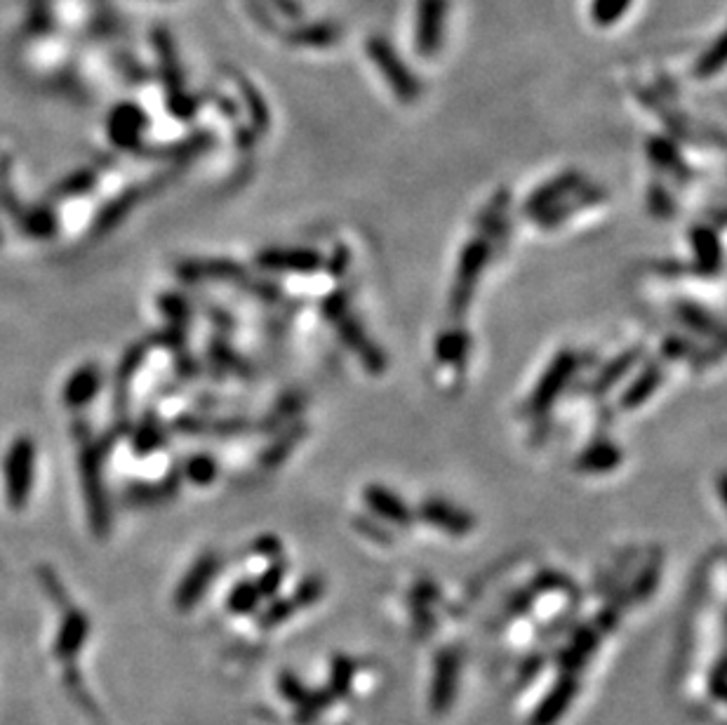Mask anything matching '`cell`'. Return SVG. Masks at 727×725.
I'll return each instance as SVG.
<instances>
[{"instance_id": "6da1fadb", "label": "cell", "mask_w": 727, "mask_h": 725, "mask_svg": "<svg viewBox=\"0 0 727 725\" xmlns=\"http://www.w3.org/2000/svg\"><path fill=\"white\" fill-rule=\"evenodd\" d=\"M365 52L375 64V69L382 73V78L389 85L393 95H396L403 104H415L422 97V83L415 71L405 64L400 52L393 48L391 41L384 36H370L365 41Z\"/></svg>"}, {"instance_id": "7a4b0ae2", "label": "cell", "mask_w": 727, "mask_h": 725, "mask_svg": "<svg viewBox=\"0 0 727 725\" xmlns=\"http://www.w3.org/2000/svg\"><path fill=\"white\" fill-rule=\"evenodd\" d=\"M490 255H492V241L483 234L473 236L471 241L464 245L462 255H459L457 262L455 281H452L450 290V314L455 318H462L466 311H469L478 278L483 274L485 264L490 262Z\"/></svg>"}, {"instance_id": "3957f363", "label": "cell", "mask_w": 727, "mask_h": 725, "mask_svg": "<svg viewBox=\"0 0 727 725\" xmlns=\"http://www.w3.org/2000/svg\"><path fill=\"white\" fill-rule=\"evenodd\" d=\"M579 365V356L572 349H563L560 354L553 356V361L549 363V368L544 370L542 379L537 382V387L532 389V394L528 398V405H525V412L530 415H544L553 408L556 398L568 389L570 379L575 377Z\"/></svg>"}, {"instance_id": "277c9868", "label": "cell", "mask_w": 727, "mask_h": 725, "mask_svg": "<svg viewBox=\"0 0 727 725\" xmlns=\"http://www.w3.org/2000/svg\"><path fill=\"white\" fill-rule=\"evenodd\" d=\"M450 0H417L415 48L422 57H436L448 29Z\"/></svg>"}, {"instance_id": "5b68a950", "label": "cell", "mask_w": 727, "mask_h": 725, "mask_svg": "<svg viewBox=\"0 0 727 725\" xmlns=\"http://www.w3.org/2000/svg\"><path fill=\"white\" fill-rule=\"evenodd\" d=\"M33 441L29 438H19L12 443L5 460V492H8L10 507H24L26 497H29L31 483H33Z\"/></svg>"}, {"instance_id": "8992f818", "label": "cell", "mask_w": 727, "mask_h": 725, "mask_svg": "<svg viewBox=\"0 0 727 725\" xmlns=\"http://www.w3.org/2000/svg\"><path fill=\"white\" fill-rule=\"evenodd\" d=\"M259 269L278 274H313L325 264L323 255L311 248H269L255 257Z\"/></svg>"}, {"instance_id": "52a82bcc", "label": "cell", "mask_w": 727, "mask_h": 725, "mask_svg": "<svg viewBox=\"0 0 727 725\" xmlns=\"http://www.w3.org/2000/svg\"><path fill=\"white\" fill-rule=\"evenodd\" d=\"M415 514L426 521L433 528L448 532V535L464 537L476 528V518H473L469 511L455 507L452 502L440 500V497H426V500L419 504Z\"/></svg>"}, {"instance_id": "ba28073f", "label": "cell", "mask_w": 727, "mask_h": 725, "mask_svg": "<svg viewBox=\"0 0 727 725\" xmlns=\"http://www.w3.org/2000/svg\"><path fill=\"white\" fill-rule=\"evenodd\" d=\"M363 502L372 514L377 518H382L386 523L393 525H410L412 518H415V511H412L408 504H405L396 492L386 488V485L379 483H370L363 488Z\"/></svg>"}, {"instance_id": "9c48e42d", "label": "cell", "mask_w": 727, "mask_h": 725, "mask_svg": "<svg viewBox=\"0 0 727 725\" xmlns=\"http://www.w3.org/2000/svg\"><path fill=\"white\" fill-rule=\"evenodd\" d=\"M215 572H217V556L215 554L200 556L198 561L191 565V570L186 572L182 584H179V589L175 594L177 610H182V613L191 610L193 605L198 603V598L205 594V589L210 587Z\"/></svg>"}, {"instance_id": "30bf717a", "label": "cell", "mask_w": 727, "mask_h": 725, "mask_svg": "<svg viewBox=\"0 0 727 725\" xmlns=\"http://www.w3.org/2000/svg\"><path fill=\"white\" fill-rule=\"evenodd\" d=\"M582 186H584L582 172H563V175L553 177L544 186H539L535 194L525 201V212H528L530 217H537L539 212L549 210L556 203L565 201V198L575 194V191L582 189Z\"/></svg>"}, {"instance_id": "8fae6325", "label": "cell", "mask_w": 727, "mask_h": 725, "mask_svg": "<svg viewBox=\"0 0 727 725\" xmlns=\"http://www.w3.org/2000/svg\"><path fill=\"white\" fill-rule=\"evenodd\" d=\"M337 332L342 337V342L346 347L356 351V356L363 361L365 368L370 372H382L386 368L384 363V354L375 347V342L368 337V332L360 328V323L353 316H342L337 321Z\"/></svg>"}, {"instance_id": "7c38bea8", "label": "cell", "mask_w": 727, "mask_h": 725, "mask_svg": "<svg viewBox=\"0 0 727 725\" xmlns=\"http://www.w3.org/2000/svg\"><path fill=\"white\" fill-rule=\"evenodd\" d=\"M577 690H579V683H577L575 674H565L549 690V695L544 697V702L535 709L530 725H556L558 718L570 709V704H572V700H575Z\"/></svg>"}, {"instance_id": "4fadbf2b", "label": "cell", "mask_w": 727, "mask_h": 725, "mask_svg": "<svg viewBox=\"0 0 727 725\" xmlns=\"http://www.w3.org/2000/svg\"><path fill=\"white\" fill-rule=\"evenodd\" d=\"M457 678H459V657L457 653H440L436 662V676H433V690H431V707L438 714L448 711L455 702L457 693Z\"/></svg>"}, {"instance_id": "5bb4252c", "label": "cell", "mask_w": 727, "mask_h": 725, "mask_svg": "<svg viewBox=\"0 0 727 725\" xmlns=\"http://www.w3.org/2000/svg\"><path fill=\"white\" fill-rule=\"evenodd\" d=\"M600 201H605V191L598 189V186L584 184L582 189H577L575 194L565 198V201L556 203L549 210L539 212L535 219H537V224H542V226H546V229H549V226L563 224L565 219H570L572 215H575V210H586V208H591V205H596Z\"/></svg>"}, {"instance_id": "9a60e30c", "label": "cell", "mask_w": 727, "mask_h": 725, "mask_svg": "<svg viewBox=\"0 0 727 725\" xmlns=\"http://www.w3.org/2000/svg\"><path fill=\"white\" fill-rule=\"evenodd\" d=\"M664 382V370L659 363H645L636 377L631 379L629 387L624 389L622 398H619V405L624 410H638L640 405H645L655 396V391L662 387Z\"/></svg>"}, {"instance_id": "2e32d148", "label": "cell", "mask_w": 727, "mask_h": 725, "mask_svg": "<svg viewBox=\"0 0 727 725\" xmlns=\"http://www.w3.org/2000/svg\"><path fill=\"white\" fill-rule=\"evenodd\" d=\"M146 116L135 104H120L111 111L109 118V135L113 142L123 149H130L139 142V132L144 130Z\"/></svg>"}, {"instance_id": "e0dca14e", "label": "cell", "mask_w": 727, "mask_h": 725, "mask_svg": "<svg viewBox=\"0 0 727 725\" xmlns=\"http://www.w3.org/2000/svg\"><path fill=\"white\" fill-rule=\"evenodd\" d=\"M342 38V26L337 22H313V24H299L295 29L285 33V41L295 48H316L325 50L339 43Z\"/></svg>"}, {"instance_id": "ac0fdd59", "label": "cell", "mask_w": 727, "mask_h": 725, "mask_svg": "<svg viewBox=\"0 0 727 725\" xmlns=\"http://www.w3.org/2000/svg\"><path fill=\"white\" fill-rule=\"evenodd\" d=\"M88 631L90 629H88V620H85V615L69 605V610H66V615H64L62 629H59L57 645H55V655L59 657V660L73 662V657H76L80 653V648H83V641H85V636H88Z\"/></svg>"}, {"instance_id": "d6986e66", "label": "cell", "mask_w": 727, "mask_h": 725, "mask_svg": "<svg viewBox=\"0 0 727 725\" xmlns=\"http://www.w3.org/2000/svg\"><path fill=\"white\" fill-rule=\"evenodd\" d=\"M643 356H645L643 347H633L622 351V354L612 358L610 363H605L596 375V379H593V394H608L615 384L622 382V379L643 361Z\"/></svg>"}, {"instance_id": "ffe728a7", "label": "cell", "mask_w": 727, "mask_h": 725, "mask_svg": "<svg viewBox=\"0 0 727 725\" xmlns=\"http://www.w3.org/2000/svg\"><path fill=\"white\" fill-rule=\"evenodd\" d=\"M622 464V450L610 441H598L586 448L577 460V469L584 474H608Z\"/></svg>"}, {"instance_id": "44dd1931", "label": "cell", "mask_w": 727, "mask_h": 725, "mask_svg": "<svg viewBox=\"0 0 727 725\" xmlns=\"http://www.w3.org/2000/svg\"><path fill=\"white\" fill-rule=\"evenodd\" d=\"M83 481H85V492H88L90 504H92V525L99 535H104V528H109L104 514V497H102V481H99V462L92 452H85L83 455Z\"/></svg>"}, {"instance_id": "7402d4cb", "label": "cell", "mask_w": 727, "mask_h": 725, "mask_svg": "<svg viewBox=\"0 0 727 725\" xmlns=\"http://www.w3.org/2000/svg\"><path fill=\"white\" fill-rule=\"evenodd\" d=\"M690 238L695 245L697 264L702 266L704 274H718L720 264H723V252H720V241L711 226H695L690 231Z\"/></svg>"}, {"instance_id": "603a6c76", "label": "cell", "mask_w": 727, "mask_h": 725, "mask_svg": "<svg viewBox=\"0 0 727 725\" xmlns=\"http://www.w3.org/2000/svg\"><path fill=\"white\" fill-rule=\"evenodd\" d=\"M598 641H600V631L598 627H584L579 629L575 638H572V643L565 648V653L560 660H563V667L568 674H575L577 669H582L586 660L596 653L598 648Z\"/></svg>"}, {"instance_id": "cb8c5ba5", "label": "cell", "mask_w": 727, "mask_h": 725, "mask_svg": "<svg viewBox=\"0 0 727 725\" xmlns=\"http://www.w3.org/2000/svg\"><path fill=\"white\" fill-rule=\"evenodd\" d=\"M676 316H678V321L685 325V328L697 332V335L723 339V328H720V323L709 314V311H704L695 302H678Z\"/></svg>"}, {"instance_id": "d4e9b609", "label": "cell", "mask_w": 727, "mask_h": 725, "mask_svg": "<svg viewBox=\"0 0 727 725\" xmlns=\"http://www.w3.org/2000/svg\"><path fill=\"white\" fill-rule=\"evenodd\" d=\"M153 43H156V52L160 57V69H163V78H165V83H168L170 95L172 92H179L182 90V73H179L175 43H172L170 31H165V29L153 31Z\"/></svg>"}, {"instance_id": "484cf974", "label": "cell", "mask_w": 727, "mask_h": 725, "mask_svg": "<svg viewBox=\"0 0 727 725\" xmlns=\"http://www.w3.org/2000/svg\"><path fill=\"white\" fill-rule=\"evenodd\" d=\"M648 154H650V161L655 163L657 168L669 170L671 175H676V177H683V179L688 177V165L683 163V158H680L676 144H673L671 139H662V137L650 139Z\"/></svg>"}, {"instance_id": "4316f807", "label": "cell", "mask_w": 727, "mask_h": 725, "mask_svg": "<svg viewBox=\"0 0 727 725\" xmlns=\"http://www.w3.org/2000/svg\"><path fill=\"white\" fill-rule=\"evenodd\" d=\"M466 351H469V335L462 330H448L438 337L436 358L440 365H462L466 363Z\"/></svg>"}, {"instance_id": "83f0119b", "label": "cell", "mask_w": 727, "mask_h": 725, "mask_svg": "<svg viewBox=\"0 0 727 725\" xmlns=\"http://www.w3.org/2000/svg\"><path fill=\"white\" fill-rule=\"evenodd\" d=\"M97 389H99V372L97 368L88 365V368L78 370L76 375L71 377V382L66 384L64 401L66 405H83L95 396Z\"/></svg>"}, {"instance_id": "f1b7e54d", "label": "cell", "mask_w": 727, "mask_h": 725, "mask_svg": "<svg viewBox=\"0 0 727 725\" xmlns=\"http://www.w3.org/2000/svg\"><path fill=\"white\" fill-rule=\"evenodd\" d=\"M236 85H240V92H243L245 102H248L250 116H252V121H255L257 130L269 128V109H266L264 97L259 95V90L248 81V78L238 76V73H236Z\"/></svg>"}, {"instance_id": "f546056e", "label": "cell", "mask_w": 727, "mask_h": 725, "mask_svg": "<svg viewBox=\"0 0 727 725\" xmlns=\"http://www.w3.org/2000/svg\"><path fill=\"white\" fill-rule=\"evenodd\" d=\"M631 8V0H591V19L598 26H612Z\"/></svg>"}, {"instance_id": "4dcf8cb0", "label": "cell", "mask_w": 727, "mask_h": 725, "mask_svg": "<svg viewBox=\"0 0 727 725\" xmlns=\"http://www.w3.org/2000/svg\"><path fill=\"white\" fill-rule=\"evenodd\" d=\"M243 266H236L233 262H224V259H210V262H191L184 266L186 274L196 276H210V278H238L243 276Z\"/></svg>"}, {"instance_id": "1f68e13d", "label": "cell", "mask_w": 727, "mask_h": 725, "mask_svg": "<svg viewBox=\"0 0 727 725\" xmlns=\"http://www.w3.org/2000/svg\"><path fill=\"white\" fill-rule=\"evenodd\" d=\"M659 575H662V554L657 551V554H652L650 561L645 563V568L640 570L638 580H636V584H633V596L640 598V601L648 598L657 587Z\"/></svg>"}, {"instance_id": "d6a6232c", "label": "cell", "mask_w": 727, "mask_h": 725, "mask_svg": "<svg viewBox=\"0 0 727 725\" xmlns=\"http://www.w3.org/2000/svg\"><path fill=\"white\" fill-rule=\"evenodd\" d=\"M259 598H262V594H259L255 582H240L229 596V610L238 615H248L257 608Z\"/></svg>"}, {"instance_id": "836d02e7", "label": "cell", "mask_w": 727, "mask_h": 725, "mask_svg": "<svg viewBox=\"0 0 727 725\" xmlns=\"http://www.w3.org/2000/svg\"><path fill=\"white\" fill-rule=\"evenodd\" d=\"M723 64H725V38L718 36L716 41H713L711 48L704 50L702 55H699L695 73L699 78L713 76V73H718L720 69H723Z\"/></svg>"}, {"instance_id": "e575fe53", "label": "cell", "mask_w": 727, "mask_h": 725, "mask_svg": "<svg viewBox=\"0 0 727 725\" xmlns=\"http://www.w3.org/2000/svg\"><path fill=\"white\" fill-rule=\"evenodd\" d=\"M186 476L196 485H210L217 478V462L210 455H193L186 462Z\"/></svg>"}, {"instance_id": "d590c367", "label": "cell", "mask_w": 727, "mask_h": 725, "mask_svg": "<svg viewBox=\"0 0 727 725\" xmlns=\"http://www.w3.org/2000/svg\"><path fill=\"white\" fill-rule=\"evenodd\" d=\"M323 594H325V582L320 580V577L316 575L304 577V580L297 584L295 594H292V603H295L297 608H309V605L318 603Z\"/></svg>"}, {"instance_id": "8d00e7d4", "label": "cell", "mask_w": 727, "mask_h": 725, "mask_svg": "<svg viewBox=\"0 0 727 725\" xmlns=\"http://www.w3.org/2000/svg\"><path fill=\"white\" fill-rule=\"evenodd\" d=\"M346 307H349L346 292L335 290V292H330V295L323 299V304H320V311H323V316L328 318L330 323H337L339 318L346 316Z\"/></svg>"}, {"instance_id": "74e56055", "label": "cell", "mask_w": 727, "mask_h": 725, "mask_svg": "<svg viewBox=\"0 0 727 725\" xmlns=\"http://www.w3.org/2000/svg\"><path fill=\"white\" fill-rule=\"evenodd\" d=\"M283 580H285V565L283 563H273L271 568L266 570L264 575L259 577V582H255V584H257L259 594H262V596H273L280 589V584H283Z\"/></svg>"}, {"instance_id": "f35d334b", "label": "cell", "mask_w": 727, "mask_h": 725, "mask_svg": "<svg viewBox=\"0 0 727 725\" xmlns=\"http://www.w3.org/2000/svg\"><path fill=\"white\" fill-rule=\"evenodd\" d=\"M295 610H297V605L292 603V598H283V601H276L269 610H266L264 617H262V624L266 629L276 627V624L288 620V617L295 613Z\"/></svg>"}, {"instance_id": "ab89813d", "label": "cell", "mask_w": 727, "mask_h": 725, "mask_svg": "<svg viewBox=\"0 0 727 725\" xmlns=\"http://www.w3.org/2000/svg\"><path fill=\"white\" fill-rule=\"evenodd\" d=\"M351 676H353V662L339 657V660L335 662V667H332V693L344 695L346 688H349V683H351Z\"/></svg>"}, {"instance_id": "60d3db41", "label": "cell", "mask_w": 727, "mask_h": 725, "mask_svg": "<svg viewBox=\"0 0 727 725\" xmlns=\"http://www.w3.org/2000/svg\"><path fill=\"white\" fill-rule=\"evenodd\" d=\"M280 693H283L290 702H295V704H302L306 697H309V690H306L304 685L299 683L292 674H283V678H280Z\"/></svg>"}, {"instance_id": "b9f144b4", "label": "cell", "mask_w": 727, "mask_h": 725, "mask_svg": "<svg viewBox=\"0 0 727 725\" xmlns=\"http://www.w3.org/2000/svg\"><path fill=\"white\" fill-rule=\"evenodd\" d=\"M264 5L266 8L280 12V15L288 17V19H302V15H304L299 0H264Z\"/></svg>"}, {"instance_id": "7bdbcfd3", "label": "cell", "mask_w": 727, "mask_h": 725, "mask_svg": "<svg viewBox=\"0 0 727 725\" xmlns=\"http://www.w3.org/2000/svg\"><path fill=\"white\" fill-rule=\"evenodd\" d=\"M650 203H652V210H657V205L662 203L659 212H664V215H673V201H671V196L664 191V186H659V184L652 186V189H650Z\"/></svg>"}]
</instances>
